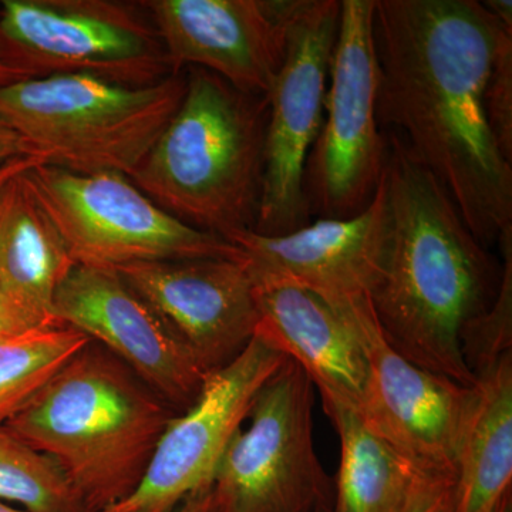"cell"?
Wrapping results in <instances>:
<instances>
[{"label": "cell", "instance_id": "cell-1", "mask_svg": "<svg viewBox=\"0 0 512 512\" xmlns=\"http://www.w3.org/2000/svg\"><path fill=\"white\" fill-rule=\"evenodd\" d=\"M505 35L512 30L477 0H375L380 127L406 134L485 248L512 225V164L484 106Z\"/></svg>", "mask_w": 512, "mask_h": 512}, {"label": "cell", "instance_id": "cell-2", "mask_svg": "<svg viewBox=\"0 0 512 512\" xmlns=\"http://www.w3.org/2000/svg\"><path fill=\"white\" fill-rule=\"evenodd\" d=\"M383 184L389 239L369 295L377 323L414 365L473 386L461 339L493 306L501 269L399 134L387 140Z\"/></svg>", "mask_w": 512, "mask_h": 512}, {"label": "cell", "instance_id": "cell-3", "mask_svg": "<svg viewBox=\"0 0 512 512\" xmlns=\"http://www.w3.org/2000/svg\"><path fill=\"white\" fill-rule=\"evenodd\" d=\"M184 99L130 181L191 227L254 231L264 187L268 96L188 67Z\"/></svg>", "mask_w": 512, "mask_h": 512}, {"label": "cell", "instance_id": "cell-4", "mask_svg": "<svg viewBox=\"0 0 512 512\" xmlns=\"http://www.w3.org/2000/svg\"><path fill=\"white\" fill-rule=\"evenodd\" d=\"M173 414L87 348L5 424L50 458L87 512L126 500L143 480Z\"/></svg>", "mask_w": 512, "mask_h": 512}, {"label": "cell", "instance_id": "cell-5", "mask_svg": "<svg viewBox=\"0 0 512 512\" xmlns=\"http://www.w3.org/2000/svg\"><path fill=\"white\" fill-rule=\"evenodd\" d=\"M185 74L131 87L89 74H52L0 90V117L42 164L130 178L184 99Z\"/></svg>", "mask_w": 512, "mask_h": 512}, {"label": "cell", "instance_id": "cell-6", "mask_svg": "<svg viewBox=\"0 0 512 512\" xmlns=\"http://www.w3.org/2000/svg\"><path fill=\"white\" fill-rule=\"evenodd\" d=\"M76 265L244 259L227 239L178 220L117 173L77 174L37 163L26 173Z\"/></svg>", "mask_w": 512, "mask_h": 512}, {"label": "cell", "instance_id": "cell-7", "mask_svg": "<svg viewBox=\"0 0 512 512\" xmlns=\"http://www.w3.org/2000/svg\"><path fill=\"white\" fill-rule=\"evenodd\" d=\"M379 77L375 0H340L325 117L303 174L311 217H355L379 190L387 156L376 113Z\"/></svg>", "mask_w": 512, "mask_h": 512}, {"label": "cell", "instance_id": "cell-8", "mask_svg": "<svg viewBox=\"0 0 512 512\" xmlns=\"http://www.w3.org/2000/svg\"><path fill=\"white\" fill-rule=\"evenodd\" d=\"M313 383L292 360L266 382L222 456L212 493L218 512H309L329 491L313 443Z\"/></svg>", "mask_w": 512, "mask_h": 512}, {"label": "cell", "instance_id": "cell-9", "mask_svg": "<svg viewBox=\"0 0 512 512\" xmlns=\"http://www.w3.org/2000/svg\"><path fill=\"white\" fill-rule=\"evenodd\" d=\"M0 30L33 79L89 74L141 87L173 74L153 22L127 3L3 0Z\"/></svg>", "mask_w": 512, "mask_h": 512}, {"label": "cell", "instance_id": "cell-10", "mask_svg": "<svg viewBox=\"0 0 512 512\" xmlns=\"http://www.w3.org/2000/svg\"><path fill=\"white\" fill-rule=\"evenodd\" d=\"M339 0H302L268 94L264 187L255 232L279 237L312 222L303 192L306 160L322 128Z\"/></svg>", "mask_w": 512, "mask_h": 512}, {"label": "cell", "instance_id": "cell-11", "mask_svg": "<svg viewBox=\"0 0 512 512\" xmlns=\"http://www.w3.org/2000/svg\"><path fill=\"white\" fill-rule=\"evenodd\" d=\"M285 362V355L255 333L237 357L207 373L197 399L168 421L136 490L104 512H171L210 488L256 396Z\"/></svg>", "mask_w": 512, "mask_h": 512}, {"label": "cell", "instance_id": "cell-12", "mask_svg": "<svg viewBox=\"0 0 512 512\" xmlns=\"http://www.w3.org/2000/svg\"><path fill=\"white\" fill-rule=\"evenodd\" d=\"M332 299L348 315L366 357L365 393L357 412L417 466L454 484L473 386L421 369L400 355L384 338L369 296Z\"/></svg>", "mask_w": 512, "mask_h": 512}, {"label": "cell", "instance_id": "cell-13", "mask_svg": "<svg viewBox=\"0 0 512 512\" xmlns=\"http://www.w3.org/2000/svg\"><path fill=\"white\" fill-rule=\"evenodd\" d=\"M302 0H148L171 73L200 67L241 92L268 96Z\"/></svg>", "mask_w": 512, "mask_h": 512}, {"label": "cell", "instance_id": "cell-14", "mask_svg": "<svg viewBox=\"0 0 512 512\" xmlns=\"http://www.w3.org/2000/svg\"><path fill=\"white\" fill-rule=\"evenodd\" d=\"M53 318L123 359L170 403L190 407L207 372L116 269L74 265L56 291Z\"/></svg>", "mask_w": 512, "mask_h": 512}, {"label": "cell", "instance_id": "cell-15", "mask_svg": "<svg viewBox=\"0 0 512 512\" xmlns=\"http://www.w3.org/2000/svg\"><path fill=\"white\" fill-rule=\"evenodd\" d=\"M116 271L207 373L227 365L254 338L259 312L244 259L138 262Z\"/></svg>", "mask_w": 512, "mask_h": 512}, {"label": "cell", "instance_id": "cell-16", "mask_svg": "<svg viewBox=\"0 0 512 512\" xmlns=\"http://www.w3.org/2000/svg\"><path fill=\"white\" fill-rule=\"evenodd\" d=\"M225 239L241 249L252 279L288 282L329 298L369 296L389 239L383 178L372 204L355 217L319 218L279 237L244 229Z\"/></svg>", "mask_w": 512, "mask_h": 512}, {"label": "cell", "instance_id": "cell-17", "mask_svg": "<svg viewBox=\"0 0 512 512\" xmlns=\"http://www.w3.org/2000/svg\"><path fill=\"white\" fill-rule=\"evenodd\" d=\"M256 332L301 367L320 397L359 410L367 365L352 322L335 299L288 282L252 279Z\"/></svg>", "mask_w": 512, "mask_h": 512}, {"label": "cell", "instance_id": "cell-18", "mask_svg": "<svg viewBox=\"0 0 512 512\" xmlns=\"http://www.w3.org/2000/svg\"><path fill=\"white\" fill-rule=\"evenodd\" d=\"M340 440L335 512H421L453 483L427 473L348 404L322 397Z\"/></svg>", "mask_w": 512, "mask_h": 512}, {"label": "cell", "instance_id": "cell-19", "mask_svg": "<svg viewBox=\"0 0 512 512\" xmlns=\"http://www.w3.org/2000/svg\"><path fill=\"white\" fill-rule=\"evenodd\" d=\"M30 168L0 187V293L42 325L55 320L56 291L76 264L30 187Z\"/></svg>", "mask_w": 512, "mask_h": 512}, {"label": "cell", "instance_id": "cell-20", "mask_svg": "<svg viewBox=\"0 0 512 512\" xmlns=\"http://www.w3.org/2000/svg\"><path fill=\"white\" fill-rule=\"evenodd\" d=\"M457 448L453 512H498L511 500L512 350L474 370Z\"/></svg>", "mask_w": 512, "mask_h": 512}, {"label": "cell", "instance_id": "cell-21", "mask_svg": "<svg viewBox=\"0 0 512 512\" xmlns=\"http://www.w3.org/2000/svg\"><path fill=\"white\" fill-rule=\"evenodd\" d=\"M90 343L80 330L57 320L0 339V424L8 423Z\"/></svg>", "mask_w": 512, "mask_h": 512}, {"label": "cell", "instance_id": "cell-22", "mask_svg": "<svg viewBox=\"0 0 512 512\" xmlns=\"http://www.w3.org/2000/svg\"><path fill=\"white\" fill-rule=\"evenodd\" d=\"M0 501L25 512H87L50 458L0 424Z\"/></svg>", "mask_w": 512, "mask_h": 512}, {"label": "cell", "instance_id": "cell-23", "mask_svg": "<svg viewBox=\"0 0 512 512\" xmlns=\"http://www.w3.org/2000/svg\"><path fill=\"white\" fill-rule=\"evenodd\" d=\"M488 127L501 156L512 164V35H505L495 56L484 94Z\"/></svg>", "mask_w": 512, "mask_h": 512}, {"label": "cell", "instance_id": "cell-24", "mask_svg": "<svg viewBox=\"0 0 512 512\" xmlns=\"http://www.w3.org/2000/svg\"><path fill=\"white\" fill-rule=\"evenodd\" d=\"M30 79H33L32 74L23 69L22 64L16 60L0 30V90Z\"/></svg>", "mask_w": 512, "mask_h": 512}, {"label": "cell", "instance_id": "cell-25", "mask_svg": "<svg viewBox=\"0 0 512 512\" xmlns=\"http://www.w3.org/2000/svg\"><path fill=\"white\" fill-rule=\"evenodd\" d=\"M20 157H32L25 140L0 117V165Z\"/></svg>", "mask_w": 512, "mask_h": 512}, {"label": "cell", "instance_id": "cell-26", "mask_svg": "<svg viewBox=\"0 0 512 512\" xmlns=\"http://www.w3.org/2000/svg\"><path fill=\"white\" fill-rule=\"evenodd\" d=\"M33 326L37 325H33L29 319H26L25 316L0 293V339L16 335V333L33 328Z\"/></svg>", "mask_w": 512, "mask_h": 512}, {"label": "cell", "instance_id": "cell-27", "mask_svg": "<svg viewBox=\"0 0 512 512\" xmlns=\"http://www.w3.org/2000/svg\"><path fill=\"white\" fill-rule=\"evenodd\" d=\"M171 512H218L212 488L210 487L207 490L201 491V493L191 495L183 504L178 505Z\"/></svg>", "mask_w": 512, "mask_h": 512}, {"label": "cell", "instance_id": "cell-28", "mask_svg": "<svg viewBox=\"0 0 512 512\" xmlns=\"http://www.w3.org/2000/svg\"><path fill=\"white\" fill-rule=\"evenodd\" d=\"M481 3L501 25L512 30V0H484Z\"/></svg>", "mask_w": 512, "mask_h": 512}, {"label": "cell", "instance_id": "cell-29", "mask_svg": "<svg viewBox=\"0 0 512 512\" xmlns=\"http://www.w3.org/2000/svg\"><path fill=\"white\" fill-rule=\"evenodd\" d=\"M37 163H42V161L36 157H20L0 165V187L13 175L22 173V171L28 170V168L33 167Z\"/></svg>", "mask_w": 512, "mask_h": 512}, {"label": "cell", "instance_id": "cell-30", "mask_svg": "<svg viewBox=\"0 0 512 512\" xmlns=\"http://www.w3.org/2000/svg\"><path fill=\"white\" fill-rule=\"evenodd\" d=\"M421 512H453V488L444 491Z\"/></svg>", "mask_w": 512, "mask_h": 512}, {"label": "cell", "instance_id": "cell-31", "mask_svg": "<svg viewBox=\"0 0 512 512\" xmlns=\"http://www.w3.org/2000/svg\"><path fill=\"white\" fill-rule=\"evenodd\" d=\"M0 512H25L20 508L13 507V505L5 504L0 501Z\"/></svg>", "mask_w": 512, "mask_h": 512}, {"label": "cell", "instance_id": "cell-32", "mask_svg": "<svg viewBox=\"0 0 512 512\" xmlns=\"http://www.w3.org/2000/svg\"><path fill=\"white\" fill-rule=\"evenodd\" d=\"M498 512H512V510H511V500H508L507 503H505L503 505V507H501V510L498 511Z\"/></svg>", "mask_w": 512, "mask_h": 512}]
</instances>
